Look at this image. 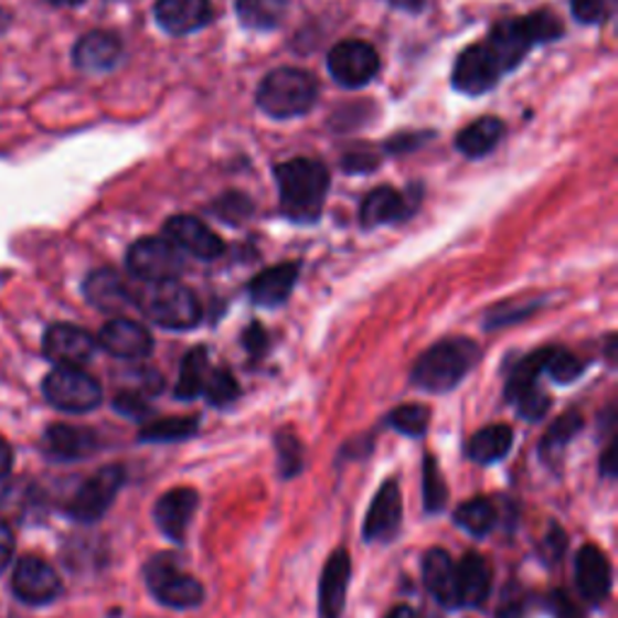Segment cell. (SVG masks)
I'll use <instances>...</instances> for the list:
<instances>
[{
	"label": "cell",
	"instance_id": "d6a6232c",
	"mask_svg": "<svg viewBox=\"0 0 618 618\" xmlns=\"http://www.w3.org/2000/svg\"><path fill=\"white\" fill-rule=\"evenodd\" d=\"M551 355V348H541V351H534L532 355H526L522 358V363L512 370V375L508 380V398L510 402H514V398L522 396L524 392H530L536 386V377L544 372V365H546V360Z\"/></svg>",
	"mask_w": 618,
	"mask_h": 618
},
{
	"label": "cell",
	"instance_id": "60d3db41",
	"mask_svg": "<svg viewBox=\"0 0 618 618\" xmlns=\"http://www.w3.org/2000/svg\"><path fill=\"white\" fill-rule=\"evenodd\" d=\"M148 396L143 394H138L134 390H126V392H119L114 398V408L119 411V414H124L126 418H146L150 416V406L146 402Z\"/></svg>",
	"mask_w": 618,
	"mask_h": 618
},
{
	"label": "cell",
	"instance_id": "836d02e7",
	"mask_svg": "<svg viewBox=\"0 0 618 618\" xmlns=\"http://www.w3.org/2000/svg\"><path fill=\"white\" fill-rule=\"evenodd\" d=\"M579 428H583V418H579L577 414H565L561 416L556 423L551 425V428L546 430L544 435V440H541L539 445V452L544 455L546 459L551 457H556L558 452H563L565 445H568L573 437L579 433Z\"/></svg>",
	"mask_w": 618,
	"mask_h": 618
},
{
	"label": "cell",
	"instance_id": "7a4b0ae2",
	"mask_svg": "<svg viewBox=\"0 0 618 618\" xmlns=\"http://www.w3.org/2000/svg\"><path fill=\"white\" fill-rule=\"evenodd\" d=\"M481 358L471 339H445L420 355L414 367V384L425 392L445 394L469 375Z\"/></svg>",
	"mask_w": 618,
	"mask_h": 618
},
{
	"label": "cell",
	"instance_id": "816d5d0a",
	"mask_svg": "<svg viewBox=\"0 0 618 618\" xmlns=\"http://www.w3.org/2000/svg\"><path fill=\"white\" fill-rule=\"evenodd\" d=\"M49 3H54V6H81V3H85V0H49Z\"/></svg>",
	"mask_w": 618,
	"mask_h": 618
},
{
	"label": "cell",
	"instance_id": "7dc6e473",
	"mask_svg": "<svg viewBox=\"0 0 618 618\" xmlns=\"http://www.w3.org/2000/svg\"><path fill=\"white\" fill-rule=\"evenodd\" d=\"M266 343H268L266 331L259 324H252L247 331H244V348H247L252 355H259L266 348Z\"/></svg>",
	"mask_w": 618,
	"mask_h": 618
},
{
	"label": "cell",
	"instance_id": "4fadbf2b",
	"mask_svg": "<svg viewBox=\"0 0 618 618\" xmlns=\"http://www.w3.org/2000/svg\"><path fill=\"white\" fill-rule=\"evenodd\" d=\"M97 351L93 333L73 324H54L44 333V355L63 367H81Z\"/></svg>",
	"mask_w": 618,
	"mask_h": 618
},
{
	"label": "cell",
	"instance_id": "83f0119b",
	"mask_svg": "<svg viewBox=\"0 0 618 618\" xmlns=\"http://www.w3.org/2000/svg\"><path fill=\"white\" fill-rule=\"evenodd\" d=\"M512 447V428L505 423L488 425L479 430L469 443V457L479 464H496L505 459Z\"/></svg>",
	"mask_w": 618,
	"mask_h": 618
},
{
	"label": "cell",
	"instance_id": "4dcf8cb0",
	"mask_svg": "<svg viewBox=\"0 0 618 618\" xmlns=\"http://www.w3.org/2000/svg\"><path fill=\"white\" fill-rule=\"evenodd\" d=\"M455 522L473 536H486L498 522V510L488 498H471L457 508Z\"/></svg>",
	"mask_w": 618,
	"mask_h": 618
},
{
	"label": "cell",
	"instance_id": "5b68a950",
	"mask_svg": "<svg viewBox=\"0 0 618 618\" xmlns=\"http://www.w3.org/2000/svg\"><path fill=\"white\" fill-rule=\"evenodd\" d=\"M46 402L66 414H87L102 404V384L81 367L58 365L44 380Z\"/></svg>",
	"mask_w": 618,
	"mask_h": 618
},
{
	"label": "cell",
	"instance_id": "f907efd6",
	"mask_svg": "<svg viewBox=\"0 0 618 618\" xmlns=\"http://www.w3.org/2000/svg\"><path fill=\"white\" fill-rule=\"evenodd\" d=\"M386 618H420V616L411 607H396V609H392V614L386 616Z\"/></svg>",
	"mask_w": 618,
	"mask_h": 618
},
{
	"label": "cell",
	"instance_id": "bcb514c9",
	"mask_svg": "<svg viewBox=\"0 0 618 618\" xmlns=\"http://www.w3.org/2000/svg\"><path fill=\"white\" fill-rule=\"evenodd\" d=\"M12 553H15V536H12L8 522L0 520V571H6Z\"/></svg>",
	"mask_w": 618,
	"mask_h": 618
},
{
	"label": "cell",
	"instance_id": "ab89813d",
	"mask_svg": "<svg viewBox=\"0 0 618 618\" xmlns=\"http://www.w3.org/2000/svg\"><path fill=\"white\" fill-rule=\"evenodd\" d=\"M514 406H518L520 414L524 418H530V420H539L541 416L546 414V411L551 408V398L544 394V392H539V386H534V390L530 392H524L522 396H518L512 402Z\"/></svg>",
	"mask_w": 618,
	"mask_h": 618
},
{
	"label": "cell",
	"instance_id": "52a82bcc",
	"mask_svg": "<svg viewBox=\"0 0 618 618\" xmlns=\"http://www.w3.org/2000/svg\"><path fill=\"white\" fill-rule=\"evenodd\" d=\"M126 266L131 276L143 283H167L177 280L184 270L182 254L170 239L146 237L138 239L126 254Z\"/></svg>",
	"mask_w": 618,
	"mask_h": 618
},
{
	"label": "cell",
	"instance_id": "5bb4252c",
	"mask_svg": "<svg viewBox=\"0 0 618 618\" xmlns=\"http://www.w3.org/2000/svg\"><path fill=\"white\" fill-rule=\"evenodd\" d=\"M575 577L579 595L589 604H604L611 595V563L597 546H583L575 558Z\"/></svg>",
	"mask_w": 618,
	"mask_h": 618
},
{
	"label": "cell",
	"instance_id": "6da1fadb",
	"mask_svg": "<svg viewBox=\"0 0 618 618\" xmlns=\"http://www.w3.org/2000/svg\"><path fill=\"white\" fill-rule=\"evenodd\" d=\"M280 209L295 223H315L329 193V172L319 160L295 158L276 167Z\"/></svg>",
	"mask_w": 618,
	"mask_h": 618
},
{
	"label": "cell",
	"instance_id": "7bdbcfd3",
	"mask_svg": "<svg viewBox=\"0 0 618 618\" xmlns=\"http://www.w3.org/2000/svg\"><path fill=\"white\" fill-rule=\"evenodd\" d=\"M252 211V205L247 199L242 196H227V203L217 205V215L225 217L227 223H239L242 217H247Z\"/></svg>",
	"mask_w": 618,
	"mask_h": 618
},
{
	"label": "cell",
	"instance_id": "4316f807",
	"mask_svg": "<svg viewBox=\"0 0 618 618\" xmlns=\"http://www.w3.org/2000/svg\"><path fill=\"white\" fill-rule=\"evenodd\" d=\"M404 215H408V203L406 199L392 187H380L375 191L367 193V199L363 201V209H360V221L365 227H380L402 221Z\"/></svg>",
	"mask_w": 618,
	"mask_h": 618
},
{
	"label": "cell",
	"instance_id": "f6af8a7d",
	"mask_svg": "<svg viewBox=\"0 0 618 618\" xmlns=\"http://www.w3.org/2000/svg\"><path fill=\"white\" fill-rule=\"evenodd\" d=\"M551 607H553V611H556L558 618H583L575 607V601L561 589L553 592V595H551Z\"/></svg>",
	"mask_w": 618,
	"mask_h": 618
},
{
	"label": "cell",
	"instance_id": "9a60e30c",
	"mask_svg": "<svg viewBox=\"0 0 618 618\" xmlns=\"http://www.w3.org/2000/svg\"><path fill=\"white\" fill-rule=\"evenodd\" d=\"M154 20L167 34H193L213 20V8L211 0H158Z\"/></svg>",
	"mask_w": 618,
	"mask_h": 618
},
{
	"label": "cell",
	"instance_id": "e575fe53",
	"mask_svg": "<svg viewBox=\"0 0 618 618\" xmlns=\"http://www.w3.org/2000/svg\"><path fill=\"white\" fill-rule=\"evenodd\" d=\"M203 394H205V398H209L211 406L225 408L230 404H235L239 398V384H237L235 375H232L230 370L221 367V370H215V372H211L209 377H205Z\"/></svg>",
	"mask_w": 618,
	"mask_h": 618
},
{
	"label": "cell",
	"instance_id": "c3c4849f",
	"mask_svg": "<svg viewBox=\"0 0 618 618\" xmlns=\"http://www.w3.org/2000/svg\"><path fill=\"white\" fill-rule=\"evenodd\" d=\"M12 469V447L0 437V479L8 476Z\"/></svg>",
	"mask_w": 618,
	"mask_h": 618
},
{
	"label": "cell",
	"instance_id": "8992f818",
	"mask_svg": "<svg viewBox=\"0 0 618 618\" xmlns=\"http://www.w3.org/2000/svg\"><path fill=\"white\" fill-rule=\"evenodd\" d=\"M146 579L154 599L170 609H196L203 601V585L196 577L179 571L177 561L170 556L150 561L146 568Z\"/></svg>",
	"mask_w": 618,
	"mask_h": 618
},
{
	"label": "cell",
	"instance_id": "681fc988",
	"mask_svg": "<svg viewBox=\"0 0 618 618\" xmlns=\"http://www.w3.org/2000/svg\"><path fill=\"white\" fill-rule=\"evenodd\" d=\"M601 473L604 476H614L616 473V447L609 445L607 452L601 457Z\"/></svg>",
	"mask_w": 618,
	"mask_h": 618
},
{
	"label": "cell",
	"instance_id": "1f68e13d",
	"mask_svg": "<svg viewBox=\"0 0 618 618\" xmlns=\"http://www.w3.org/2000/svg\"><path fill=\"white\" fill-rule=\"evenodd\" d=\"M199 430L196 416H174V418H160L148 423L140 430V440L143 443H179L187 440Z\"/></svg>",
	"mask_w": 618,
	"mask_h": 618
},
{
	"label": "cell",
	"instance_id": "8d00e7d4",
	"mask_svg": "<svg viewBox=\"0 0 618 618\" xmlns=\"http://www.w3.org/2000/svg\"><path fill=\"white\" fill-rule=\"evenodd\" d=\"M276 452H278V469L280 473L290 479V476H298L305 467V449L302 443L298 440V435L283 430L276 437Z\"/></svg>",
	"mask_w": 618,
	"mask_h": 618
},
{
	"label": "cell",
	"instance_id": "7402d4cb",
	"mask_svg": "<svg viewBox=\"0 0 618 618\" xmlns=\"http://www.w3.org/2000/svg\"><path fill=\"white\" fill-rule=\"evenodd\" d=\"M491 565L479 553H467L457 565V601L459 607H481L491 595Z\"/></svg>",
	"mask_w": 618,
	"mask_h": 618
},
{
	"label": "cell",
	"instance_id": "b9f144b4",
	"mask_svg": "<svg viewBox=\"0 0 618 618\" xmlns=\"http://www.w3.org/2000/svg\"><path fill=\"white\" fill-rule=\"evenodd\" d=\"M573 18L583 24H597L609 12V0H571Z\"/></svg>",
	"mask_w": 618,
	"mask_h": 618
},
{
	"label": "cell",
	"instance_id": "277c9868",
	"mask_svg": "<svg viewBox=\"0 0 618 618\" xmlns=\"http://www.w3.org/2000/svg\"><path fill=\"white\" fill-rule=\"evenodd\" d=\"M143 309L154 324L172 331L193 329L201 321V305L196 295L179 280L154 283V288L146 295Z\"/></svg>",
	"mask_w": 618,
	"mask_h": 618
},
{
	"label": "cell",
	"instance_id": "3957f363",
	"mask_svg": "<svg viewBox=\"0 0 618 618\" xmlns=\"http://www.w3.org/2000/svg\"><path fill=\"white\" fill-rule=\"evenodd\" d=\"M317 95L315 75L300 68H276L262 81L256 105L270 119H295L315 107Z\"/></svg>",
	"mask_w": 618,
	"mask_h": 618
},
{
	"label": "cell",
	"instance_id": "484cf974",
	"mask_svg": "<svg viewBox=\"0 0 618 618\" xmlns=\"http://www.w3.org/2000/svg\"><path fill=\"white\" fill-rule=\"evenodd\" d=\"M505 134V126L496 116H483V119L461 128L455 140V148L469 160L486 158L488 152L496 150Z\"/></svg>",
	"mask_w": 618,
	"mask_h": 618
},
{
	"label": "cell",
	"instance_id": "f546056e",
	"mask_svg": "<svg viewBox=\"0 0 618 618\" xmlns=\"http://www.w3.org/2000/svg\"><path fill=\"white\" fill-rule=\"evenodd\" d=\"M205 377H209V353H205V348H193V351L187 353L182 370H179L174 394L184 398V402L196 398L199 394H203Z\"/></svg>",
	"mask_w": 618,
	"mask_h": 618
},
{
	"label": "cell",
	"instance_id": "f35d334b",
	"mask_svg": "<svg viewBox=\"0 0 618 618\" xmlns=\"http://www.w3.org/2000/svg\"><path fill=\"white\" fill-rule=\"evenodd\" d=\"M544 372H548V375L561 384H571L579 375H583L585 363L568 351H561V348H551V355L546 360Z\"/></svg>",
	"mask_w": 618,
	"mask_h": 618
},
{
	"label": "cell",
	"instance_id": "ba28073f",
	"mask_svg": "<svg viewBox=\"0 0 618 618\" xmlns=\"http://www.w3.org/2000/svg\"><path fill=\"white\" fill-rule=\"evenodd\" d=\"M126 481L124 467L119 464H109V467H102L95 476L77 488L75 496L68 502V514L77 522H97L105 518V512L111 508V502L116 493L121 491V486Z\"/></svg>",
	"mask_w": 618,
	"mask_h": 618
},
{
	"label": "cell",
	"instance_id": "44dd1931",
	"mask_svg": "<svg viewBox=\"0 0 618 618\" xmlns=\"http://www.w3.org/2000/svg\"><path fill=\"white\" fill-rule=\"evenodd\" d=\"M423 583L445 609H457V565L443 548H430L423 558Z\"/></svg>",
	"mask_w": 618,
	"mask_h": 618
},
{
	"label": "cell",
	"instance_id": "f1b7e54d",
	"mask_svg": "<svg viewBox=\"0 0 618 618\" xmlns=\"http://www.w3.org/2000/svg\"><path fill=\"white\" fill-rule=\"evenodd\" d=\"M288 12V0H237V18L249 30H276Z\"/></svg>",
	"mask_w": 618,
	"mask_h": 618
},
{
	"label": "cell",
	"instance_id": "cb8c5ba5",
	"mask_svg": "<svg viewBox=\"0 0 618 618\" xmlns=\"http://www.w3.org/2000/svg\"><path fill=\"white\" fill-rule=\"evenodd\" d=\"M44 445L51 457L73 461V459H85L97 449V435L87 428H77V425L56 423L51 425L44 435Z\"/></svg>",
	"mask_w": 618,
	"mask_h": 618
},
{
	"label": "cell",
	"instance_id": "e0dca14e",
	"mask_svg": "<svg viewBox=\"0 0 618 618\" xmlns=\"http://www.w3.org/2000/svg\"><path fill=\"white\" fill-rule=\"evenodd\" d=\"M97 343L107 353L121 360H140L148 358L152 351V337L146 327L131 319H111L102 327Z\"/></svg>",
	"mask_w": 618,
	"mask_h": 618
},
{
	"label": "cell",
	"instance_id": "ffe728a7",
	"mask_svg": "<svg viewBox=\"0 0 618 618\" xmlns=\"http://www.w3.org/2000/svg\"><path fill=\"white\" fill-rule=\"evenodd\" d=\"M402 526V493L396 481H386L377 491L363 524L365 541H390Z\"/></svg>",
	"mask_w": 618,
	"mask_h": 618
},
{
	"label": "cell",
	"instance_id": "30bf717a",
	"mask_svg": "<svg viewBox=\"0 0 618 618\" xmlns=\"http://www.w3.org/2000/svg\"><path fill=\"white\" fill-rule=\"evenodd\" d=\"M12 592L30 607H44L61 595V577L54 565L39 556H24L12 571Z\"/></svg>",
	"mask_w": 618,
	"mask_h": 618
},
{
	"label": "cell",
	"instance_id": "d590c367",
	"mask_svg": "<svg viewBox=\"0 0 618 618\" xmlns=\"http://www.w3.org/2000/svg\"><path fill=\"white\" fill-rule=\"evenodd\" d=\"M447 502V483L437 467L435 457H425L423 461V505L428 512H440Z\"/></svg>",
	"mask_w": 618,
	"mask_h": 618
},
{
	"label": "cell",
	"instance_id": "8fae6325",
	"mask_svg": "<svg viewBox=\"0 0 618 618\" xmlns=\"http://www.w3.org/2000/svg\"><path fill=\"white\" fill-rule=\"evenodd\" d=\"M502 75L505 73H502L498 61L491 56V51H488L483 42H479L459 54L452 71V85L461 95L479 97L488 93V89H493Z\"/></svg>",
	"mask_w": 618,
	"mask_h": 618
},
{
	"label": "cell",
	"instance_id": "9c48e42d",
	"mask_svg": "<svg viewBox=\"0 0 618 618\" xmlns=\"http://www.w3.org/2000/svg\"><path fill=\"white\" fill-rule=\"evenodd\" d=\"M327 68L341 87H365L380 73V56L367 42L348 39L329 51Z\"/></svg>",
	"mask_w": 618,
	"mask_h": 618
},
{
	"label": "cell",
	"instance_id": "d4e9b609",
	"mask_svg": "<svg viewBox=\"0 0 618 618\" xmlns=\"http://www.w3.org/2000/svg\"><path fill=\"white\" fill-rule=\"evenodd\" d=\"M85 298L89 305H95L102 312H121L134 302L131 292H128L121 276L111 268L93 270L85 280Z\"/></svg>",
	"mask_w": 618,
	"mask_h": 618
},
{
	"label": "cell",
	"instance_id": "603a6c76",
	"mask_svg": "<svg viewBox=\"0 0 618 618\" xmlns=\"http://www.w3.org/2000/svg\"><path fill=\"white\" fill-rule=\"evenodd\" d=\"M300 276V264H278L262 270L249 283V298L259 307H278L288 300Z\"/></svg>",
	"mask_w": 618,
	"mask_h": 618
},
{
	"label": "cell",
	"instance_id": "7c38bea8",
	"mask_svg": "<svg viewBox=\"0 0 618 618\" xmlns=\"http://www.w3.org/2000/svg\"><path fill=\"white\" fill-rule=\"evenodd\" d=\"M164 235L177 249H184L203 262H213L225 252L223 239L193 215H174L164 223Z\"/></svg>",
	"mask_w": 618,
	"mask_h": 618
},
{
	"label": "cell",
	"instance_id": "ee69618b",
	"mask_svg": "<svg viewBox=\"0 0 618 618\" xmlns=\"http://www.w3.org/2000/svg\"><path fill=\"white\" fill-rule=\"evenodd\" d=\"M522 616H524V601L520 597V592L510 587L508 595L500 601L498 618H522Z\"/></svg>",
	"mask_w": 618,
	"mask_h": 618
},
{
	"label": "cell",
	"instance_id": "d6986e66",
	"mask_svg": "<svg viewBox=\"0 0 618 618\" xmlns=\"http://www.w3.org/2000/svg\"><path fill=\"white\" fill-rule=\"evenodd\" d=\"M348 583H351V556L337 548L327 561L319 583V618H341L345 607Z\"/></svg>",
	"mask_w": 618,
	"mask_h": 618
},
{
	"label": "cell",
	"instance_id": "74e56055",
	"mask_svg": "<svg viewBox=\"0 0 618 618\" xmlns=\"http://www.w3.org/2000/svg\"><path fill=\"white\" fill-rule=\"evenodd\" d=\"M428 423H430V411L420 404L398 406L390 414L392 428L408 437H420L425 430H428Z\"/></svg>",
	"mask_w": 618,
	"mask_h": 618
},
{
	"label": "cell",
	"instance_id": "2e32d148",
	"mask_svg": "<svg viewBox=\"0 0 618 618\" xmlns=\"http://www.w3.org/2000/svg\"><path fill=\"white\" fill-rule=\"evenodd\" d=\"M199 508V493L193 488H174L154 502L152 518L158 530L172 541H184L189 522Z\"/></svg>",
	"mask_w": 618,
	"mask_h": 618
},
{
	"label": "cell",
	"instance_id": "ac0fdd59",
	"mask_svg": "<svg viewBox=\"0 0 618 618\" xmlns=\"http://www.w3.org/2000/svg\"><path fill=\"white\" fill-rule=\"evenodd\" d=\"M121 56V39L105 30L87 32L85 36L77 39L73 49V63L85 73H107L119 66Z\"/></svg>",
	"mask_w": 618,
	"mask_h": 618
}]
</instances>
